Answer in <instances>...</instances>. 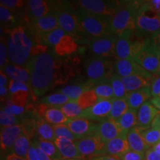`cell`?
Wrapping results in <instances>:
<instances>
[{
	"label": "cell",
	"mask_w": 160,
	"mask_h": 160,
	"mask_svg": "<svg viewBox=\"0 0 160 160\" xmlns=\"http://www.w3.org/2000/svg\"><path fill=\"white\" fill-rule=\"evenodd\" d=\"M26 28L33 37L35 42L39 44V39L43 35L59 28L57 10H53L45 17L28 24Z\"/></svg>",
	"instance_id": "11"
},
{
	"label": "cell",
	"mask_w": 160,
	"mask_h": 160,
	"mask_svg": "<svg viewBox=\"0 0 160 160\" xmlns=\"http://www.w3.org/2000/svg\"><path fill=\"white\" fill-rule=\"evenodd\" d=\"M53 142L57 147L63 159H82L76 144V142L57 138Z\"/></svg>",
	"instance_id": "24"
},
{
	"label": "cell",
	"mask_w": 160,
	"mask_h": 160,
	"mask_svg": "<svg viewBox=\"0 0 160 160\" xmlns=\"http://www.w3.org/2000/svg\"><path fill=\"white\" fill-rule=\"evenodd\" d=\"M65 34V32L59 28L54 31L43 35L39 39V44L47 46L48 48H53Z\"/></svg>",
	"instance_id": "36"
},
{
	"label": "cell",
	"mask_w": 160,
	"mask_h": 160,
	"mask_svg": "<svg viewBox=\"0 0 160 160\" xmlns=\"http://www.w3.org/2000/svg\"><path fill=\"white\" fill-rule=\"evenodd\" d=\"M150 102L160 111V97H152Z\"/></svg>",
	"instance_id": "61"
},
{
	"label": "cell",
	"mask_w": 160,
	"mask_h": 160,
	"mask_svg": "<svg viewBox=\"0 0 160 160\" xmlns=\"http://www.w3.org/2000/svg\"><path fill=\"white\" fill-rule=\"evenodd\" d=\"M2 71L9 78L10 80L22 82L30 85L31 73H30V71L26 66L8 64L2 69Z\"/></svg>",
	"instance_id": "25"
},
{
	"label": "cell",
	"mask_w": 160,
	"mask_h": 160,
	"mask_svg": "<svg viewBox=\"0 0 160 160\" xmlns=\"http://www.w3.org/2000/svg\"><path fill=\"white\" fill-rule=\"evenodd\" d=\"M117 37L116 35L110 34L99 38H91L88 42L90 52L98 57L107 59L116 57L115 49Z\"/></svg>",
	"instance_id": "13"
},
{
	"label": "cell",
	"mask_w": 160,
	"mask_h": 160,
	"mask_svg": "<svg viewBox=\"0 0 160 160\" xmlns=\"http://www.w3.org/2000/svg\"><path fill=\"white\" fill-rule=\"evenodd\" d=\"M25 66L31 73L29 85L34 99L42 97L60 81L62 62L53 50L31 58Z\"/></svg>",
	"instance_id": "1"
},
{
	"label": "cell",
	"mask_w": 160,
	"mask_h": 160,
	"mask_svg": "<svg viewBox=\"0 0 160 160\" xmlns=\"http://www.w3.org/2000/svg\"><path fill=\"white\" fill-rule=\"evenodd\" d=\"M8 77L7 75L4 73L2 70L0 72V86L1 87H6L8 85Z\"/></svg>",
	"instance_id": "57"
},
{
	"label": "cell",
	"mask_w": 160,
	"mask_h": 160,
	"mask_svg": "<svg viewBox=\"0 0 160 160\" xmlns=\"http://www.w3.org/2000/svg\"><path fill=\"white\" fill-rule=\"evenodd\" d=\"M151 148H153V149L156 152H157L158 154L160 155V142L157 143V145H155L154 146H153V147H151Z\"/></svg>",
	"instance_id": "62"
},
{
	"label": "cell",
	"mask_w": 160,
	"mask_h": 160,
	"mask_svg": "<svg viewBox=\"0 0 160 160\" xmlns=\"http://www.w3.org/2000/svg\"><path fill=\"white\" fill-rule=\"evenodd\" d=\"M8 90L9 96H11L19 91H29L31 88H30V85L28 84L22 82L14 81V80H10Z\"/></svg>",
	"instance_id": "48"
},
{
	"label": "cell",
	"mask_w": 160,
	"mask_h": 160,
	"mask_svg": "<svg viewBox=\"0 0 160 160\" xmlns=\"http://www.w3.org/2000/svg\"><path fill=\"white\" fill-rule=\"evenodd\" d=\"M78 49L77 40L73 36L66 34L62 38L59 42L53 48V50L58 57H67L73 54Z\"/></svg>",
	"instance_id": "28"
},
{
	"label": "cell",
	"mask_w": 160,
	"mask_h": 160,
	"mask_svg": "<svg viewBox=\"0 0 160 160\" xmlns=\"http://www.w3.org/2000/svg\"><path fill=\"white\" fill-rule=\"evenodd\" d=\"M42 118L47 122L52 125L66 124L69 120V118L66 117L59 108L51 107V106H48Z\"/></svg>",
	"instance_id": "32"
},
{
	"label": "cell",
	"mask_w": 160,
	"mask_h": 160,
	"mask_svg": "<svg viewBox=\"0 0 160 160\" xmlns=\"http://www.w3.org/2000/svg\"><path fill=\"white\" fill-rule=\"evenodd\" d=\"M160 74V60H159V69H158V72H157V75Z\"/></svg>",
	"instance_id": "63"
},
{
	"label": "cell",
	"mask_w": 160,
	"mask_h": 160,
	"mask_svg": "<svg viewBox=\"0 0 160 160\" xmlns=\"http://www.w3.org/2000/svg\"><path fill=\"white\" fill-rule=\"evenodd\" d=\"M27 159L28 160H39V155H38L37 147H36L34 144L32 142V145L31 146V148H30L28 153L27 156Z\"/></svg>",
	"instance_id": "53"
},
{
	"label": "cell",
	"mask_w": 160,
	"mask_h": 160,
	"mask_svg": "<svg viewBox=\"0 0 160 160\" xmlns=\"http://www.w3.org/2000/svg\"><path fill=\"white\" fill-rule=\"evenodd\" d=\"M152 97H160V74L156 75L151 85Z\"/></svg>",
	"instance_id": "51"
},
{
	"label": "cell",
	"mask_w": 160,
	"mask_h": 160,
	"mask_svg": "<svg viewBox=\"0 0 160 160\" xmlns=\"http://www.w3.org/2000/svg\"><path fill=\"white\" fill-rule=\"evenodd\" d=\"M31 145L32 141L31 139L25 134H22L15 142L11 153H15L20 157L27 159L28 153L31 148Z\"/></svg>",
	"instance_id": "33"
},
{
	"label": "cell",
	"mask_w": 160,
	"mask_h": 160,
	"mask_svg": "<svg viewBox=\"0 0 160 160\" xmlns=\"http://www.w3.org/2000/svg\"><path fill=\"white\" fill-rule=\"evenodd\" d=\"M137 113L138 111L137 110L129 109L125 114L117 120L124 133L127 134L128 132L131 131L132 128L138 126Z\"/></svg>",
	"instance_id": "31"
},
{
	"label": "cell",
	"mask_w": 160,
	"mask_h": 160,
	"mask_svg": "<svg viewBox=\"0 0 160 160\" xmlns=\"http://www.w3.org/2000/svg\"><path fill=\"white\" fill-rule=\"evenodd\" d=\"M151 128L153 129L160 130V113L158 116H157L155 119H153V121L152 122Z\"/></svg>",
	"instance_id": "58"
},
{
	"label": "cell",
	"mask_w": 160,
	"mask_h": 160,
	"mask_svg": "<svg viewBox=\"0 0 160 160\" xmlns=\"http://www.w3.org/2000/svg\"><path fill=\"white\" fill-rule=\"evenodd\" d=\"M145 160H160V155L158 154L153 148H149L145 153Z\"/></svg>",
	"instance_id": "52"
},
{
	"label": "cell",
	"mask_w": 160,
	"mask_h": 160,
	"mask_svg": "<svg viewBox=\"0 0 160 160\" xmlns=\"http://www.w3.org/2000/svg\"><path fill=\"white\" fill-rule=\"evenodd\" d=\"M113 99L99 100L89 108L84 110L79 118H83L95 122H101L108 119L111 112Z\"/></svg>",
	"instance_id": "15"
},
{
	"label": "cell",
	"mask_w": 160,
	"mask_h": 160,
	"mask_svg": "<svg viewBox=\"0 0 160 160\" xmlns=\"http://www.w3.org/2000/svg\"><path fill=\"white\" fill-rule=\"evenodd\" d=\"M63 112L64 114L69 119H76L79 118L80 114L83 111L81 108L78 105L76 101H71L68 103L65 104L62 107L59 108Z\"/></svg>",
	"instance_id": "40"
},
{
	"label": "cell",
	"mask_w": 160,
	"mask_h": 160,
	"mask_svg": "<svg viewBox=\"0 0 160 160\" xmlns=\"http://www.w3.org/2000/svg\"><path fill=\"white\" fill-rule=\"evenodd\" d=\"M90 160H122V158L119 157H116V156L100 155L91 158Z\"/></svg>",
	"instance_id": "54"
},
{
	"label": "cell",
	"mask_w": 160,
	"mask_h": 160,
	"mask_svg": "<svg viewBox=\"0 0 160 160\" xmlns=\"http://www.w3.org/2000/svg\"><path fill=\"white\" fill-rule=\"evenodd\" d=\"M129 105L127 99H113L111 112H110L108 119H111L117 121L122 116L128 111Z\"/></svg>",
	"instance_id": "34"
},
{
	"label": "cell",
	"mask_w": 160,
	"mask_h": 160,
	"mask_svg": "<svg viewBox=\"0 0 160 160\" xmlns=\"http://www.w3.org/2000/svg\"><path fill=\"white\" fill-rule=\"evenodd\" d=\"M71 101L72 100L70 99L67 96L63 94V93H59V92L45 96V97H42L40 99V103L55 108L62 107V106L68 103Z\"/></svg>",
	"instance_id": "35"
},
{
	"label": "cell",
	"mask_w": 160,
	"mask_h": 160,
	"mask_svg": "<svg viewBox=\"0 0 160 160\" xmlns=\"http://www.w3.org/2000/svg\"><path fill=\"white\" fill-rule=\"evenodd\" d=\"M134 31H126L117 37L116 43V58L119 59H133L145 44V39H133Z\"/></svg>",
	"instance_id": "6"
},
{
	"label": "cell",
	"mask_w": 160,
	"mask_h": 160,
	"mask_svg": "<svg viewBox=\"0 0 160 160\" xmlns=\"http://www.w3.org/2000/svg\"><path fill=\"white\" fill-rule=\"evenodd\" d=\"M33 143L41 149L44 153H46L48 157H50L53 160H62V156L60 155L59 150L53 142L47 141V140L42 139L39 137H35L33 139Z\"/></svg>",
	"instance_id": "30"
},
{
	"label": "cell",
	"mask_w": 160,
	"mask_h": 160,
	"mask_svg": "<svg viewBox=\"0 0 160 160\" xmlns=\"http://www.w3.org/2000/svg\"><path fill=\"white\" fill-rule=\"evenodd\" d=\"M8 94H9L8 88L0 87V97H1L2 102V100L5 99L6 96H7Z\"/></svg>",
	"instance_id": "60"
},
{
	"label": "cell",
	"mask_w": 160,
	"mask_h": 160,
	"mask_svg": "<svg viewBox=\"0 0 160 160\" xmlns=\"http://www.w3.org/2000/svg\"><path fill=\"white\" fill-rule=\"evenodd\" d=\"M35 117L37 137L42 139L47 140V141L54 142L56 137L53 125L47 122L43 118L39 117L37 113H36Z\"/></svg>",
	"instance_id": "29"
},
{
	"label": "cell",
	"mask_w": 160,
	"mask_h": 160,
	"mask_svg": "<svg viewBox=\"0 0 160 160\" xmlns=\"http://www.w3.org/2000/svg\"><path fill=\"white\" fill-rule=\"evenodd\" d=\"M150 39H151L152 43L160 51V30L153 35H152Z\"/></svg>",
	"instance_id": "55"
},
{
	"label": "cell",
	"mask_w": 160,
	"mask_h": 160,
	"mask_svg": "<svg viewBox=\"0 0 160 160\" xmlns=\"http://www.w3.org/2000/svg\"><path fill=\"white\" fill-rule=\"evenodd\" d=\"M75 101L77 102L78 105L81 108V109L84 111V110L91 108L92 105L97 102L99 99H98L97 95H96L95 92L93 89L84 93L79 99L75 100Z\"/></svg>",
	"instance_id": "38"
},
{
	"label": "cell",
	"mask_w": 160,
	"mask_h": 160,
	"mask_svg": "<svg viewBox=\"0 0 160 160\" xmlns=\"http://www.w3.org/2000/svg\"><path fill=\"white\" fill-rule=\"evenodd\" d=\"M151 98V87H148L128 93L126 99L130 109L138 111L144 103L149 101Z\"/></svg>",
	"instance_id": "26"
},
{
	"label": "cell",
	"mask_w": 160,
	"mask_h": 160,
	"mask_svg": "<svg viewBox=\"0 0 160 160\" xmlns=\"http://www.w3.org/2000/svg\"><path fill=\"white\" fill-rule=\"evenodd\" d=\"M85 73L91 82L97 86L99 84L108 82L114 73V62L103 57H92L87 60L85 65Z\"/></svg>",
	"instance_id": "4"
},
{
	"label": "cell",
	"mask_w": 160,
	"mask_h": 160,
	"mask_svg": "<svg viewBox=\"0 0 160 160\" xmlns=\"http://www.w3.org/2000/svg\"><path fill=\"white\" fill-rule=\"evenodd\" d=\"M130 150L131 148L128 142L127 134L123 133L106 143L104 155L121 157Z\"/></svg>",
	"instance_id": "21"
},
{
	"label": "cell",
	"mask_w": 160,
	"mask_h": 160,
	"mask_svg": "<svg viewBox=\"0 0 160 160\" xmlns=\"http://www.w3.org/2000/svg\"><path fill=\"white\" fill-rule=\"evenodd\" d=\"M27 2L22 0H1L0 5L7 8L10 11L13 13L21 11L25 6H26Z\"/></svg>",
	"instance_id": "46"
},
{
	"label": "cell",
	"mask_w": 160,
	"mask_h": 160,
	"mask_svg": "<svg viewBox=\"0 0 160 160\" xmlns=\"http://www.w3.org/2000/svg\"><path fill=\"white\" fill-rule=\"evenodd\" d=\"M36 147H37V146H36ZM37 150L38 155H39V160H53L51 157H48V156L46 154V153H44L41 149H39V148L37 147Z\"/></svg>",
	"instance_id": "59"
},
{
	"label": "cell",
	"mask_w": 160,
	"mask_h": 160,
	"mask_svg": "<svg viewBox=\"0 0 160 160\" xmlns=\"http://www.w3.org/2000/svg\"><path fill=\"white\" fill-rule=\"evenodd\" d=\"M144 1H122L119 9L111 19L109 27L112 34L119 37L126 31H136L138 11Z\"/></svg>",
	"instance_id": "3"
},
{
	"label": "cell",
	"mask_w": 160,
	"mask_h": 160,
	"mask_svg": "<svg viewBox=\"0 0 160 160\" xmlns=\"http://www.w3.org/2000/svg\"><path fill=\"white\" fill-rule=\"evenodd\" d=\"M53 130H54L56 139L57 138H58V139H65L73 142L78 140L66 124L53 125Z\"/></svg>",
	"instance_id": "41"
},
{
	"label": "cell",
	"mask_w": 160,
	"mask_h": 160,
	"mask_svg": "<svg viewBox=\"0 0 160 160\" xmlns=\"http://www.w3.org/2000/svg\"><path fill=\"white\" fill-rule=\"evenodd\" d=\"M99 100H108L114 99V93L110 83L105 82L97 85L93 88Z\"/></svg>",
	"instance_id": "39"
},
{
	"label": "cell",
	"mask_w": 160,
	"mask_h": 160,
	"mask_svg": "<svg viewBox=\"0 0 160 160\" xmlns=\"http://www.w3.org/2000/svg\"><path fill=\"white\" fill-rule=\"evenodd\" d=\"M36 44L27 28L15 26L10 30L7 40L9 61L13 65L25 66L32 58V51Z\"/></svg>",
	"instance_id": "2"
},
{
	"label": "cell",
	"mask_w": 160,
	"mask_h": 160,
	"mask_svg": "<svg viewBox=\"0 0 160 160\" xmlns=\"http://www.w3.org/2000/svg\"><path fill=\"white\" fill-rule=\"evenodd\" d=\"M76 10L82 28L86 35L89 36L91 38H99L112 34L108 20L93 15L77 8Z\"/></svg>",
	"instance_id": "7"
},
{
	"label": "cell",
	"mask_w": 160,
	"mask_h": 160,
	"mask_svg": "<svg viewBox=\"0 0 160 160\" xmlns=\"http://www.w3.org/2000/svg\"><path fill=\"white\" fill-rule=\"evenodd\" d=\"M121 158L122 160H145V153L130 150Z\"/></svg>",
	"instance_id": "50"
},
{
	"label": "cell",
	"mask_w": 160,
	"mask_h": 160,
	"mask_svg": "<svg viewBox=\"0 0 160 160\" xmlns=\"http://www.w3.org/2000/svg\"><path fill=\"white\" fill-rule=\"evenodd\" d=\"M136 30L151 36L160 30V13L152 8L148 1H144L138 11Z\"/></svg>",
	"instance_id": "8"
},
{
	"label": "cell",
	"mask_w": 160,
	"mask_h": 160,
	"mask_svg": "<svg viewBox=\"0 0 160 160\" xmlns=\"http://www.w3.org/2000/svg\"><path fill=\"white\" fill-rule=\"evenodd\" d=\"M0 20L1 23L7 27L14 25L17 22V18L15 13L2 5H0Z\"/></svg>",
	"instance_id": "43"
},
{
	"label": "cell",
	"mask_w": 160,
	"mask_h": 160,
	"mask_svg": "<svg viewBox=\"0 0 160 160\" xmlns=\"http://www.w3.org/2000/svg\"><path fill=\"white\" fill-rule=\"evenodd\" d=\"M96 85L91 82L88 81L86 82L76 85H68L59 89L58 92L67 96L72 101H75L79 99L85 92L93 90Z\"/></svg>",
	"instance_id": "27"
},
{
	"label": "cell",
	"mask_w": 160,
	"mask_h": 160,
	"mask_svg": "<svg viewBox=\"0 0 160 160\" xmlns=\"http://www.w3.org/2000/svg\"><path fill=\"white\" fill-rule=\"evenodd\" d=\"M66 125L79 140L95 133L97 131L98 122L83 118H76L69 119Z\"/></svg>",
	"instance_id": "17"
},
{
	"label": "cell",
	"mask_w": 160,
	"mask_h": 160,
	"mask_svg": "<svg viewBox=\"0 0 160 160\" xmlns=\"http://www.w3.org/2000/svg\"><path fill=\"white\" fill-rule=\"evenodd\" d=\"M142 136L145 142L149 148L153 147L157 143L160 142V130L150 128L144 129Z\"/></svg>",
	"instance_id": "42"
},
{
	"label": "cell",
	"mask_w": 160,
	"mask_h": 160,
	"mask_svg": "<svg viewBox=\"0 0 160 160\" xmlns=\"http://www.w3.org/2000/svg\"><path fill=\"white\" fill-rule=\"evenodd\" d=\"M25 110L26 109L25 107H21V106L15 105L13 104H12L8 99L6 101L5 107L3 108V111H5L6 113L18 117L22 115L25 113Z\"/></svg>",
	"instance_id": "47"
},
{
	"label": "cell",
	"mask_w": 160,
	"mask_h": 160,
	"mask_svg": "<svg viewBox=\"0 0 160 160\" xmlns=\"http://www.w3.org/2000/svg\"><path fill=\"white\" fill-rule=\"evenodd\" d=\"M56 10L57 11L59 28L74 38L85 34L80 23L77 10L70 7L68 4L62 2L59 3Z\"/></svg>",
	"instance_id": "5"
},
{
	"label": "cell",
	"mask_w": 160,
	"mask_h": 160,
	"mask_svg": "<svg viewBox=\"0 0 160 160\" xmlns=\"http://www.w3.org/2000/svg\"><path fill=\"white\" fill-rule=\"evenodd\" d=\"M121 5V1L80 0L75 2L77 8L108 20L114 16Z\"/></svg>",
	"instance_id": "9"
},
{
	"label": "cell",
	"mask_w": 160,
	"mask_h": 160,
	"mask_svg": "<svg viewBox=\"0 0 160 160\" xmlns=\"http://www.w3.org/2000/svg\"><path fill=\"white\" fill-rule=\"evenodd\" d=\"M143 128L137 127L132 128L127 133V139L130 148L132 151L145 153V151L149 148L148 145L145 142L142 136Z\"/></svg>",
	"instance_id": "23"
},
{
	"label": "cell",
	"mask_w": 160,
	"mask_h": 160,
	"mask_svg": "<svg viewBox=\"0 0 160 160\" xmlns=\"http://www.w3.org/2000/svg\"><path fill=\"white\" fill-rule=\"evenodd\" d=\"M159 113L160 111L150 100L146 102L138 110V126L143 128H150L152 122Z\"/></svg>",
	"instance_id": "20"
},
{
	"label": "cell",
	"mask_w": 160,
	"mask_h": 160,
	"mask_svg": "<svg viewBox=\"0 0 160 160\" xmlns=\"http://www.w3.org/2000/svg\"><path fill=\"white\" fill-rule=\"evenodd\" d=\"M59 3L56 2L44 0H31L27 2L25 20L26 24H29L35 20L45 17L50 12L57 8Z\"/></svg>",
	"instance_id": "14"
},
{
	"label": "cell",
	"mask_w": 160,
	"mask_h": 160,
	"mask_svg": "<svg viewBox=\"0 0 160 160\" xmlns=\"http://www.w3.org/2000/svg\"><path fill=\"white\" fill-rule=\"evenodd\" d=\"M1 160H28L25 158L20 157L19 156L16 155L13 153H9L7 154L4 155L3 157H2Z\"/></svg>",
	"instance_id": "56"
},
{
	"label": "cell",
	"mask_w": 160,
	"mask_h": 160,
	"mask_svg": "<svg viewBox=\"0 0 160 160\" xmlns=\"http://www.w3.org/2000/svg\"><path fill=\"white\" fill-rule=\"evenodd\" d=\"M156 75L145 77L142 75H131L129 77L122 78L128 93L138 91L144 88L151 87L152 82Z\"/></svg>",
	"instance_id": "22"
},
{
	"label": "cell",
	"mask_w": 160,
	"mask_h": 160,
	"mask_svg": "<svg viewBox=\"0 0 160 160\" xmlns=\"http://www.w3.org/2000/svg\"><path fill=\"white\" fill-rule=\"evenodd\" d=\"M108 82L111 85L113 91L114 99H125L127 97L128 93L126 91L122 77L117 74H114Z\"/></svg>",
	"instance_id": "37"
},
{
	"label": "cell",
	"mask_w": 160,
	"mask_h": 160,
	"mask_svg": "<svg viewBox=\"0 0 160 160\" xmlns=\"http://www.w3.org/2000/svg\"><path fill=\"white\" fill-rule=\"evenodd\" d=\"M76 144L83 160H90L93 157L105 154L106 144L96 132L77 140Z\"/></svg>",
	"instance_id": "12"
},
{
	"label": "cell",
	"mask_w": 160,
	"mask_h": 160,
	"mask_svg": "<svg viewBox=\"0 0 160 160\" xmlns=\"http://www.w3.org/2000/svg\"><path fill=\"white\" fill-rule=\"evenodd\" d=\"M22 119H19L18 117L11 115L9 113H6L3 110L0 112V125L1 128H5L11 127V126L19 125L21 124Z\"/></svg>",
	"instance_id": "44"
},
{
	"label": "cell",
	"mask_w": 160,
	"mask_h": 160,
	"mask_svg": "<svg viewBox=\"0 0 160 160\" xmlns=\"http://www.w3.org/2000/svg\"><path fill=\"white\" fill-rule=\"evenodd\" d=\"M62 160H83L82 159H62Z\"/></svg>",
	"instance_id": "64"
},
{
	"label": "cell",
	"mask_w": 160,
	"mask_h": 160,
	"mask_svg": "<svg viewBox=\"0 0 160 160\" xmlns=\"http://www.w3.org/2000/svg\"><path fill=\"white\" fill-rule=\"evenodd\" d=\"M29 94V91H19L9 96L8 99L13 105L25 107L28 103Z\"/></svg>",
	"instance_id": "45"
},
{
	"label": "cell",
	"mask_w": 160,
	"mask_h": 160,
	"mask_svg": "<svg viewBox=\"0 0 160 160\" xmlns=\"http://www.w3.org/2000/svg\"><path fill=\"white\" fill-rule=\"evenodd\" d=\"M134 60L144 69L153 75H157L160 60V51L147 38L145 44Z\"/></svg>",
	"instance_id": "10"
},
{
	"label": "cell",
	"mask_w": 160,
	"mask_h": 160,
	"mask_svg": "<svg viewBox=\"0 0 160 160\" xmlns=\"http://www.w3.org/2000/svg\"><path fill=\"white\" fill-rule=\"evenodd\" d=\"M116 74L124 78L131 75H142L150 77L153 74L148 72L133 59H119L114 62Z\"/></svg>",
	"instance_id": "16"
},
{
	"label": "cell",
	"mask_w": 160,
	"mask_h": 160,
	"mask_svg": "<svg viewBox=\"0 0 160 160\" xmlns=\"http://www.w3.org/2000/svg\"><path fill=\"white\" fill-rule=\"evenodd\" d=\"M8 60L9 59L7 45L1 42V44H0V67H1V70H2L8 65Z\"/></svg>",
	"instance_id": "49"
},
{
	"label": "cell",
	"mask_w": 160,
	"mask_h": 160,
	"mask_svg": "<svg viewBox=\"0 0 160 160\" xmlns=\"http://www.w3.org/2000/svg\"><path fill=\"white\" fill-rule=\"evenodd\" d=\"M22 134H23L22 124L1 128L0 145H1L2 153L5 155L11 153L15 142Z\"/></svg>",
	"instance_id": "18"
},
{
	"label": "cell",
	"mask_w": 160,
	"mask_h": 160,
	"mask_svg": "<svg viewBox=\"0 0 160 160\" xmlns=\"http://www.w3.org/2000/svg\"><path fill=\"white\" fill-rule=\"evenodd\" d=\"M96 133L105 144L124 133L117 122L111 119H106L99 122Z\"/></svg>",
	"instance_id": "19"
}]
</instances>
